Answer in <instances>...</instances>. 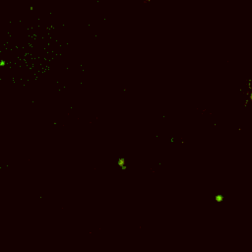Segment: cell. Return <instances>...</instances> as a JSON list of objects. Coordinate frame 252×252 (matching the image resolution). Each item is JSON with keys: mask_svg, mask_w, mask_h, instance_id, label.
Instances as JSON below:
<instances>
[{"mask_svg": "<svg viewBox=\"0 0 252 252\" xmlns=\"http://www.w3.org/2000/svg\"><path fill=\"white\" fill-rule=\"evenodd\" d=\"M250 99H251V100H252V92H251V93H250Z\"/></svg>", "mask_w": 252, "mask_h": 252, "instance_id": "3", "label": "cell"}, {"mask_svg": "<svg viewBox=\"0 0 252 252\" xmlns=\"http://www.w3.org/2000/svg\"><path fill=\"white\" fill-rule=\"evenodd\" d=\"M224 200V196L222 194H217L215 196V201L218 203H221Z\"/></svg>", "mask_w": 252, "mask_h": 252, "instance_id": "2", "label": "cell"}, {"mask_svg": "<svg viewBox=\"0 0 252 252\" xmlns=\"http://www.w3.org/2000/svg\"><path fill=\"white\" fill-rule=\"evenodd\" d=\"M117 165H118V166H119L121 169L125 170V169L127 168L126 159H125L124 158H118V159H117Z\"/></svg>", "mask_w": 252, "mask_h": 252, "instance_id": "1", "label": "cell"}, {"mask_svg": "<svg viewBox=\"0 0 252 252\" xmlns=\"http://www.w3.org/2000/svg\"><path fill=\"white\" fill-rule=\"evenodd\" d=\"M149 1H151V0H145V2H149Z\"/></svg>", "mask_w": 252, "mask_h": 252, "instance_id": "4", "label": "cell"}]
</instances>
